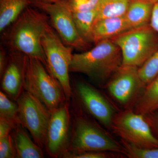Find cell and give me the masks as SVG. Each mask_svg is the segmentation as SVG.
Returning a JSON list of instances; mask_svg holds the SVG:
<instances>
[{
  "label": "cell",
  "mask_w": 158,
  "mask_h": 158,
  "mask_svg": "<svg viewBox=\"0 0 158 158\" xmlns=\"http://www.w3.org/2000/svg\"><path fill=\"white\" fill-rule=\"evenodd\" d=\"M29 6L12 25L5 35L4 41L9 51L22 53L40 60L47 68L41 40L51 26L48 15Z\"/></svg>",
  "instance_id": "obj_1"
},
{
  "label": "cell",
  "mask_w": 158,
  "mask_h": 158,
  "mask_svg": "<svg viewBox=\"0 0 158 158\" xmlns=\"http://www.w3.org/2000/svg\"><path fill=\"white\" fill-rule=\"evenodd\" d=\"M122 64L120 49L112 40H105L92 48L73 54L69 71L84 74L101 85L111 77Z\"/></svg>",
  "instance_id": "obj_2"
},
{
  "label": "cell",
  "mask_w": 158,
  "mask_h": 158,
  "mask_svg": "<svg viewBox=\"0 0 158 158\" xmlns=\"http://www.w3.org/2000/svg\"><path fill=\"white\" fill-rule=\"evenodd\" d=\"M24 90L37 98L51 112L68 101L59 82L38 59L25 56Z\"/></svg>",
  "instance_id": "obj_3"
},
{
  "label": "cell",
  "mask_w": 158,
  "mask_h": 158,
  "mask_svg": "<svg viewBox=\"0 0 158 158\" xmlns=\"http://www.w3.org/2000/svg\"><path fill=\"white\" fill-rule=\"evenodd\" d=\"M111 40L121 51L122 65L138 68L158 49V34L150 25L131 29Z\"/></svg>",
  "instance_id": "obj_4"
},
{
  "label": "cell",
  "mask_w": 158,
  "mask_h": 158,
  "mask_svg": "<svg viewBox=\"0 0 158 158\" xmlns=\"http://www.w3.org/2000/svg\"><path fill=\"white\" fill-rule=\"evenodd\" d=\"M125 152L124 148L90 119L75 117L67 152Z\"/></svg>",
  "instance_id": "obj_5"
},
{
  "label": "cell",
  "mask_w": 158,
  "mask_h": 158,
  "mask_svg": "<svg viewBox=\"0 0 158 158\" xmlns=\"http://www.w3.org/2000/svg\"><path fill=\"white\" fill-rule=\"evenodd\" d=\"M41 44L48 69L62 85L65 97L69 101L73 95L69 74L73 49L62 42L51 25L44 34Z\"/></svg>",
  "instance_id": "obj_6"
},
{
  "label": "cell",
  "mask_w": 158,
  "mask_h": 158,
  "mask_svg": "<svg viewBox=\"0 0 158 158\" xmlns=\"http://www.w3.org/2000/svg\"><path fill=\"white\" fill-rule=\"evenodd\" d=\"M31 6L48 15L52 27L65 45L82 52L90 49V44L82 38L77 28L67 0L55 3L32 0Z\"/></svg>",
  "instance_id": "obj_7"
},
{
  "label": "cell",
  "mask_w": 158,
  "mask_h": 158,
  "mask_svg": "<svg viewBox=\"0 0 158 158\" xmlns=\"http://www.w3.org/2000/svg\"><path fill=\"white\" fill-rule=\"evenodd\" d=\"M21 124L39 146H45L51 112L37 98L24 90L16 100Z\"/></svg>",
  "instance_id": "obj_8"
},
{
  "label": "cell",
  "mask_w": 158,
  "mask_h": 158,
  "mask_svg": "<svg viewBox=\"0 0 158 158\" xmlns=\"http://www.w3.org/2000/svg\"><path fill=\"white\" fill-rule=\"evenodd\" d=\"M111 127L129 144L141 148L158 147V139L143 114L131 110L122 112L114 116Z\"/></svg>",
  "instance_id": "obj_9"
},
{
  "label": "cell",
  "mask_w": 158,
  "mask_h": 158,
  "mask_svg": "<svg viewBox=\"0 0 158 158\" xmlns=\"http://www.w3.org/2000/svg\"><path fill=\"white\" fill-rule=\"evenodd\" d=\"M69 101L51 112L45 146L49 156L62 158L68 150L72 125Z\"/></svg>",
  "instance_id": "obj_10"
},
{
  "label": "cell",
  "mask_w": 158,
  "mask_h": 158,
  "mask_svg": "<svg viewBox=\"0 0 158 158\" xmlns=\"http://www.w3.org/2000/svg\"><path fill=\"white\" fill-rule=\"evenodd\" d=\"M73 88L80 103L89 114L106 127H111L115 112L105 97L96 88L84 81H77Z\"/></svg>",
  "instance_id": "obj_11"
},
{
  "label": "cell",
  "mask_w": 158,
  "mask_h": 158,
  "mask_svg": "<svg viewBox=\"0 0 158 158\" xmlns=\"http://www.w3.org/2000/svg\"><path fill=\"white\" fill-rule=\"evenodd\" d=\"M144 88L138 67L122 65L110 77L107 89L120 104L125 106L133 100L141 88Z\"/></svg>",
  "instance_id": "obj_12"
},
{
  "label": "cell",
  "mask_w": 158,
  "mask_h": 158,
  "mask_svg": "<svg viewBox=\"0 0 158 158\" xmlns=\"http://www.w3.org/2000/svg\"><path fill=\"white\" fill-rule=\"evenodd\" d=\"M25 58L22 53L9 51L7 66L1 77L2 90L15 101L24 90Z\"/></svg>",
  "instance_id": "obj_13"
},
{
  "label": "cell",
  "mask_w": 158,
  "mask_h": 158,
  "mask_svg": "<svg viewBox=\"0 0 158 158\" xmlns=\"http://www.w3.org/2000/svg\"><path fill=\"white\" fill-rule=\"evenodd\" d=\"M130 30L124 16L97 20L91 31V43L95 45L103 40H111Z\"/></svg>",
  "instance_id": "obj_14"
},
{
  "label": "cell",
  "mask_w": 158,
  "mask_h": 158,
  "mask_svg": "<svg viewBox=\"0 0 158 158\" xmlns=\"http://www.w3.org/2000/svg\"><path fill=\"white\" fill-rule=\"evenodd\" d=\"M16 158H43L44 157L42 148L31 139L21 124L18 125L13 131Z\"/></svg>",
  "instance_id": "obj_15"
},
{
  "label": "cell",
  "mask_w": 158,
  "mask_h": 158,
  "mask_svg": "<svg viewBox=\"0 0 158 158\" xmlns=\"http://www.w3.org/2000/svg\"><path fill=\"white\" fill-rule=\"evenodd\" d=\"M154 4L142 1H130L124 15L130 28L149 25Z\"/></svg>",
  "instance_id": "obj_16"
},
{
  "label": "cell",
  "mask_w": 158,
  "mask_h": 158,
  "mask_svg": "<svg viewBox=\"0 0 158 158\" xmlns=\"http://www.w3.org/2000/svg\"><path fill=\"white\" fill-rule=\"evenodd\" d=\"M32 5V0H0V32L3 33Z\"/></svg>",
  "instance_id": "obj_17"
},
{
  "label": "cell",
  "mask_w": 158,
  "mask_h": 158,
  "mask_svg": "<svg viewBox=\"0 0 158 158\" xmlns=\"http://www.w3.org/2000/svg\"><path fill=\"white\" fill-rule=\"evenodd\" d=\"M145 88L137 102L135 111L144 115L158 110V75Z\"/></svg>",
  "instance_id": "obj_18"
},
{
  "label": "cell",
  "mask_w": 158,
  "mask_h": 158,
  "mask_svg": "<svg viewBox=\"0 0 158 158\" xmlns=\"http://www.w3.org/2000/svg\"><path fill=\"white\" fill-rule=\"evenodd\" d=\"M98 8L90 11L72 12L74 21L79 34L85 41L91 44V31Z\"/></svg>",
  "instance_id": "obj_19"
},
{
  "label": "cell",
  "mask_w": 158,
  "mask_h": 158,
  "mask_svg": "<svg viewBox=\"0 0 158 158\" xmlns=\"http://www.w3.org/2000/svg\"><path fill=\"white\" fill-rule=\"evenodd\" d=\"M130 0H102L96 19L124 16Z\"/></svg>",
  "instance_id": "obj_20"
},
{
  "label": "cell",
  "mask_w": 158,
  "mask_h": 158,
  "mask_svg": "<svg viewBox=\"0 0 158 158\" xmlns=\"http://www.w3.org/2000/svg\"><path fill=\"white\" fill-rule=\"evenodd\" d=\"M138 73L144 88L155 78L158 75V49L138 68Z\"/></svg>",
  "instance_id": "obj_21"
},
{
  "label": "cell",
  "mask_w": 158,
  "mask_h": 158,
  "mask_svg": "<svg viewBox=\"0 0 158 158\" xmlns=\"http://www.w3.org/2000/svg\"><path fill=\"white\" fill-rule=\"evenodd\" d=\"M5 92L0 91V118L10 119L21 124L17 103L11 101Z\"/></svg>",
  "instance_id": "obj_22"
},
{
  "label": "cell",
  "mask_w": 158,
  "mask_h": 158,
  "mask_svg": "<svg viewBox=\"0 0 158 158\" xmlns=\"http://www.w3.org/2000/svg\"><path fill=\"white\" fill-rule=\"evenodd\" d=\"M125 152L130 158H158V147L155 148H141L129 144L123 141Z\"/></svg>",
  "instance_id": "obj_23"
},
{
  "label": "cell",
  "mask_w": 158,
  "mask_h": 158,
  "mask_svg": "<svg viewBox=\"0 0 158 158\" xmlns=\"http://www.w3.org/2000/svg\"><path fill=\"white\" fill-rule=\"evenodd\" d=\"M102 0H67L72 12L90 11L99 8Z\"/></svg>",
  "instance_id": "obj_24"
},
{
  "label": "cell",
  "mask_w": 158,
  "mask_h": 158,
  "mask_svg": "<svg viewBox=\"0 0 158 158\" xmlns=\"http://www.w3.org/2000/svg\"><path fill=\"white\" fill-rule=\"evenodd\" d=\"M16 158L12 134L0 138V158Z\"/></svg>",
  "instance_id": "obj_25"
},
{
  "label": "cell",
  "mask_w": 158,
  "mask_h": 158,
  "mask_svg": "<svg viewBox=\"0 0 158 158\" xmlns=\"http://www.w3.org/2000/svg\"><path fill=\"white\" fill-rule=\"evenodd\" d=\"M109 155L104 152L87 151L80 152H66L62 158H107Z\"/></svg>",
  "instance_id": "obj_26"
},
{
  "label": "cell",
  "mask_w": 158,
  "mask_h": 158,
  "mask_svg": "<svg viewBox=\"0 0 158 158\" xmlns=\"http://www.w3.org/2000/svg\"><path fill=\"white\" fill-rule=\"evenodd\" d=\"M19 124V123L13 120L0 118V138L11 134Z\"/></svg>",
  "instance_id": "obj_27"
},
{
  "label": "cell",
  "mask_w": 158,
  "mask_h": 158,
  "mask_svg": "<svg viewBox=\"0 0 158 158\" xmlns=\"http://www.w3.org/2000/svg\"><path fill=\"white\" fill-rule=\"evenodd\" d=\"M8 60V53L3 46L0 48V77L2 76L6 66Z\"/></svg>",
  "instance_id": "obj_28"
},
{
  "label": "cell",
  "mask_w": 158,
  "mask_h": 158,
  "mask_svg": "<svg viewBox=\"0 0 158 158\" xmlns=\"http://www.w3.org/2000/svg\"><path fill=\"white\" fill-rule=\"evenodd\" d=\"M149 25L158 34V2L154 4Z\"/></svg>",
  "instance_id": "obj_29"
},
{
  "label": "cell",
  "mask_w": 158,
  "mask_h": 158,
  "mask_svg": "<svg viewBox=\"0 0 158 158\" xmlns=\"http://www.w3.org/2000/svg\"><path fill=\"white\" fill-rule=\"evenodd\" d=\"M130 1H142V2H148L153 3V4H155V3L158 2V0H130Z\"/></svg>",
  "instance_id": "obj_30"
},
{
  "label": "cell",
  "mask_w": 158,
  "mask_h": 158,
  "mask_svg": "<svg viewBox=\"0 0 158 158\" xmlns=\"http://www.w3.org/2000/svg\"><path fill=\"white\" fill-rule=\"evenodd\" d=\"M41 1L47 2L55 3L59 2V1H61V0H41Z\"/></svg>",
  "instance_id": "obj_31"
},
{
  "label": "cell",
  "mask_w": 158,
  "mask_h": 158,
  "mask_svg": "<svg viewBox=\"0 0 158 158\" xmlns=\"http://www.w3.org/2000/svg\"><path fill=\"white\" fill-rule=\"evenodd\" d=\"M157 118H158V116Z\"/></svg>",
  "instance_id": "obj_32"
}]
</instances>
